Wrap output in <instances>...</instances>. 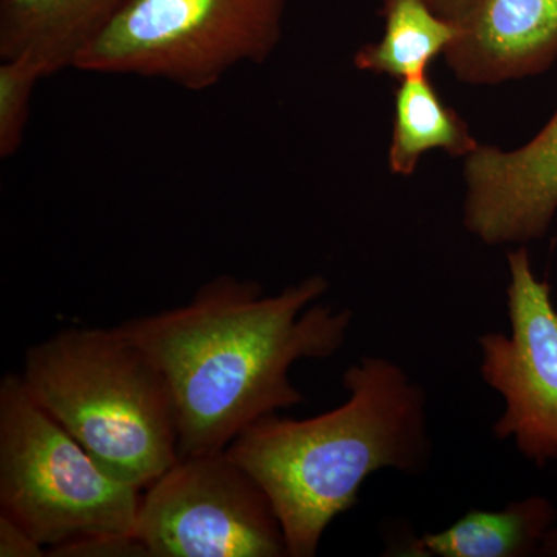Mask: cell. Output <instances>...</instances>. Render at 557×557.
I'll return each mask as SVG.
<instances>
[{
	"mask_svg": "<svg viewBox=\"0 0 557 557\" xmlns=\"http://www.w3.org/2000/svg\"><path fill=\"white\" fill-rule=\"evenodd\" d=\"M288 0H129L73 69L170 81L200 91L281 40Z\"/></svg>",
	"mask_w": 557,
	"mask_h": 557,
	"instance_id": "5b68a950",
	"label": "cell"
},
{
	"mask_svg": "<svg viewBox=\"0 0 557 557\" xmlns=\"http://www.w3.org/2000/svg\"><path fill=\"white\" fill-rule=\"evenodd\" d=\"M47 556L149 557V553L134 534H98L51 547L47 549Z\"/></svg>",
	"mask_w": 557,
	"mask_h": 557,
	"instance_id": "9a60e30c",
	"label": "cell"
},
{
	"mask_svg": "<svg viewBox=\"0 0 557 557\" xmlns=\"http://www.w3.org/2000/svg\"><path fill=\"white\" fill-rule=\"evenodd\" d=\"M511 335L480 336V375L504 398L494 424L498 440L537 468L557 458V310L547 281H539L525 247L508 255Z\"/></svg>",
	"mask_w": 557,
	"mask_h": 557,
	"instance_id": "52a82bcc",
	"label": "cell"
},
{
	"mask_svg": "<svg viewBox=\"0 0 557 557\" xmlns=\"http://www.w3.org/2000/svg\"><path fill=\"white\" fill-rule=\"evenodd\" d=\"M138 487L110 478L32 395L0 381V507L44 547L98 534H134Z\"/></svg>",
	"mask_w": 557,
	"mask_h": 557,
	"instance_id": "277c9868",
	"label": "cell"
},
{
	"mask_svg": "<svg viewBox=\"0 0 557 557\" xmlns=\"http://www.w3.org/2000/svg\"><path fill=\"white\" fill-rule=\"evenodd\" d=\"M468 124L446 106L428 75L401 81L395 95L394 134L388 164L395 174L410 175L429 150L469 156L479 148Z\"/></svg>",
	"mask_w": 557,
	"mask_h": 557,
	"instance_id": "7c38bea8",
	"label": "cell"
},
{
	"mask_svg": "<svg viewBox=\"0 0 557 557\" xmlns=\"http://www.w3.org/2000/svg\"><path fill=\"white\" fill-rule=\"evenodd\" d=\"M21 376L32 398L110 478L145 490L178 460L170 384L115 330H62L28 348Z\"/></svg>",
	"mask_w": 557,
	"mask_h": 557,
	"instance_id": "3957f363",
	"label": "cell"
},
{
	"mask_svg": "<svg viewBox=\"0 0 557 557\" xmlns=\"http://www.w3.org/2000/svg\"><path fill=\"white\" fill-rule=\"evenodd\" d=\"M322 276L274 296L256 281L219 276L185 306L113 327L166 379L178 424V458L223 453L259 418L302 405L289 381L299 359L333 357L346 344L351 310L318 300Z\"/></svg>",
	"mask_w": 557,
	"mask_h": 557,
	"instance_id": "6da1fadb",
	"label": "cell"
},
{
	"mask_svg": "<svg viewBox=\"0 0 557 557\" xmlns=\"http://www.w3.org/2000/svg\"><path fill=\"white\" fill-rule=\"evenodd\" d=\"M339 408L292 420L270 413L225 449L273 504L288 556L317 555L322 534L358 504L381 469L420 475L431 467L426 391L391 359L362 357L344 372Z\"/></svg>",
	"mask_w": 557,
	"mask_h": 557,
	"instance_id": "7a4b0ae2",
	"label": "cell"
},
{
	"mask_svg": "<svg viewBox=\"0 0 557 557\" xmlns=\"http://www.w3.org/2000/svg\"><path fill=\"white\" fill-rule=\"evenodd\" d=\"M0 556L42 557L47 552L24 527L0 512Z\"/></svg>",
	"mask_w": 557,
	"mask_h": 557,
	"instance_id": "2e32d148",
	"label": "cell"
},
{
	"mask_svg": "<svg viewBox=\"0 0 557 557\" xmlns=\"http://www.w3.org/2000/svg\"><path fill=\"white\" fill-rule=\"evenodd\" d=\"M383 39L362 47L358 69L401 81L428 75V69L453 42V27L432 10L429 0H383Z\"/></svg>",
	"mask_w": 557,
	"mask_h": 557,
	"instance_id": "4fadbf2b",
	"label": "cell"
},
{
	"mask_svg": "<svg viewBox=\"0 0 557 557\" xmlns=\"http://www.w3.org/2000/svg\"><path fill=\"white\" fill-rule=\"evenodd\" d=\"M129 0H0V58L35 62L44 75L73 69L81 51Z\"/></svg>",
	"mask_w": 557,
	"mask_h": 557,
	"instance_id": "30bf717a",
	"label": "cell"
},
{
	"mask_svg": "<svg viewBox=\"0 0 557 557\" xmlns=\"http://www.w3.org/2000/svg\"><path fill=\"white\" fill-rule=\"evenodd\" d=\"M465 177L469 233L486 245L542 239L557 212V112L520 149L479 146L468 156Z\"/></svg>",
	"mask_w": 557,
	"mask_h": 557,
	"instance_id": "ba28073f",
	"label": "cell"
},
{
	"mask_svg": "<svg viewBox=\"0 0 557 557\" xmlns=\"http://www.w3.org/2000/svg\"><path fill=\"white\" fill-rule=\"evenodd\" d=\"M135 536L149 557H284L270 497L225 450L180 457L139 502Z\"/></svg>",
	"mask_w": 557,
	"mask_h": 557,
	"instance_id": "8992f818",
	"label": "cell"
},
{
	"mask_svg": "<svg viewBox=\"0 0 557 557\" xmlns=\"http://www.w3.org/2000/svg\"><path fill=\"white\" fill-rule=\"evenodd\" d=\"M537 556L557 557V525L545 537Z\"/></svg>",
	"mask_w": 557,
	"mask_h": 557,
	"instance_id": "e0dca14e",
	"label": "cell"
},
{
	"mask_svg": "<svg viewBox=\"0 0 557 557\" xmlns=\"http://www.w3.org/2000/svg\"><path fill=\"white\" fill-rule=\"evenodd\" d=\"M46 78L35 62L11 58L0 64V157L10 159L20 150L30 113L32 95Z\"/></svg>",
	"mask_w": 557,
	"mask_h": 557,
	"instance_id": "5bb4252c",
	"label": "cell"
},
{
	"mask_svg": "<svg viewBox=\"0 0 557 557\" xmlns=\"http://www.w3.org/2000/svg\"><path fill=\"white\" fill-rule=\"evenodd\" d=\"M557 522L549 498L530 496L509 502L497 511L471 509L438 533L410 541L401 555L417 557H528L537 556Z\"/></svg>",
	"mask_w": 557,
	"mask_h": 557,
	"instance_id": "8fae6325",
	"label": "cell"
},
{
	"mask_svg": "<svg viewBox=\"0 0 557 557\" xmlns=\"http://www.w3.org/2000/svg\"><path fill=\"white\" fill-rule=\"evenodd\" d=\"M453 27L457 78L496 84L545 72L557 58V0H429Z\"/></svg>",
	"mask_w": 557,
	"mask_h": 557,
	"instance_id": "9c48e42d",
	"label": "cell"
}]
</instances>
